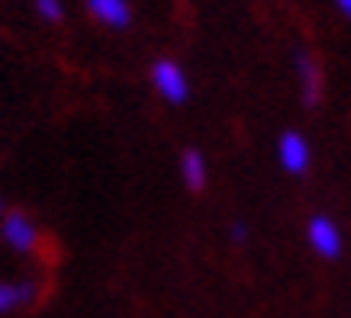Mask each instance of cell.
Returning a JSON list of instances; mask_svg holds the SVG:
<instances>
[{
    "instance_id": "7c38bea8",
    "label": "cell",
    "mask_w": 351,
    "mask_h": 318,
    "mask_svg": "<svg viewBox=\"0 0 351 318\" xmlns=\"http://www.w3.org/2000/svg\"><path fill=\"white\" fill-rule=\"evenodd\" d=\"M3 215H7V200L0 196V219H3Z\"/></svg>"
},
{
    "instance_id": "52a82bcc",
    "label": "cell",
    "mask_w": 351,
    "mask_h": 318,
    "mask_svg": "<svg viewBox=\"0 0 351 318\" xmlns=\"http://www.w3.org/2000/svg\"><path fill=\"white\" fill-rule=\"evenodd\" d=\"M87 7L100 23L107 26H129V3L126 0H87Z\"/></svg>"
},
{
    "instance_id": "5b68a950",
    "label": "cell",
    "mask_w": 351,
    "mask_h": 318,
    "mask_svg": "<svg viewBox=\"0 0 351 318\" xmlns=\"http://www.w3.org/2000/svg\"><path fill=\"white\" fill-rule=\"evenodd\" d=\"M297 75H300V84H303V103L316 106L322 96V77H319L316 62L306 52H297Z\"/></svg>"
},
{
    "instance_id": "ba28073f",
    "label": "cell",
    "mask_w": 351,
    "mask_h": 318,
    "mask_svg": "<svg viewBox=\"0 0 351 318\" xmlns=\"http://www.w3.org/2000/svg\"><path fill=\"white\" fill-rule=\"evenodd\" d=\"M36 299V283H0V315L3 312H13L20 306H29Z\"/></svg>"
},
{
    "instance_id": "8fae6325",
    "label": "cell",
    "mask_w": 351,
    "mask_h": 318,
    "mask_svg": "<svg viewBox=\"0 0 351 318\" xmlns=\"http://www.w3.org/2000/svg\"><path fill=\"white\" fill-rule=\"evenodd\" d=\"M335 3H339V10L345 13V16H348L351 20V0H335Z\"/></svg>"
},
{
    "instance_id": "30bf717a",
    "label": "cell",
    "mask_w": 351,
    "mask_h": 318,
    "mask_svg": "<svg viewBox=\"0 0 351 318\" xmlns=\"http://www.w3.org/2000/svg\"><path fill=\"white\" fill-rule=\"evenodd\" d=\"M229 238H232L235 244L248 241V225H245V222H232V225H229Z\"/></svg>"
},
{
    "instance_id": "9c48e42d",
    "label": "cell",
    "mask_w": 351,
    "mask_h": 318,
    "mask_svg": "<svg viewBox=\"0 0 351 318\" xmlns=\"http://www.w3.org/2000/svg\"><path fill=\"white\" fill-rule=\"evenodd\" d=\"M36 10L43 13L45 20H62V3L58 0H36Z\"/></svg>"
},
{
    "instance_id": "3957f363",
    "label": "cell",
    "mask_w": 351,
    "mask_h": 318,
    "mask_svg": "<svg viewBox=\"0 0 351 318\" xmlns=\"http://www.w3.org/2000/svg\"><path fill=\"white\" fill-rule=\"evenodd\" d=\"M152 84H155V90H158L168 103H184L187 94H191L184 71L174 62H168V58H165V62H155V68H152Z\"/></svg>"
},
{
    "instance_id": "6da1fadb",
    "label": "cell",
    "mask_w": 351,
    "mask_h": 318,
    "mask_svg": "<svg viewBox=\"0 0 351 318\" xmlns=\"http://www.w3.org/2000/svg\"><path fill=\"white\" fill-rule=\"evenodd\" d=\"M0 238L10 244L13 251H20V254H29L36 241H39V232H36V225L26 212H7L3 219H0Z\"/></svg>"
},
{
    "instance_id": "8992f818",
    "label": "cell",
    "mask_w": 351,
    "mask_h": 318,
    "mask_svg": "<svg viewBox=\"0 0 351 318\" xmlns=\"http://www.w3.org/2000/svg\"><path fill=\"white\" fill-rule=\"evenodd\" d=\"M206 177H210V170H206V158H203L197 148H187L181 155V181L184 187L191 193H200L206 187Z\"/></svg>"
},
{
    "instance_id": "277c9868",
    "label": "cell",
    "mask_w": 351,
    "mask_h": 318,
    "mask_svg": "<svg viewBox=\"0 0 351 318\" xmlns=\"http://www.w3.org/2000/svg\"><path fill=\"white\" fill-rule=\"evenodd\" d=\"M277 158L287 174H303L309 168V142L300 132H284L277 142Z\"/></svg>"
},
{
    "instance_id": "7a4b0ae2",
    "label": "cell",
    "mask_w": 351,
    "mask_h": 318,
    "mask_svg": "<svg viewBox=\"0 0 351 318\" xmlns=\"http://www.w3.org/2000/svg\"><path fill=\"white\" fill-rule=\"evenodd\" d=\"M306 238L309 248L319 257H326V261H335L341 254V232L329 215H313L306 225Z\"/></svg>"
}]
</instances>
